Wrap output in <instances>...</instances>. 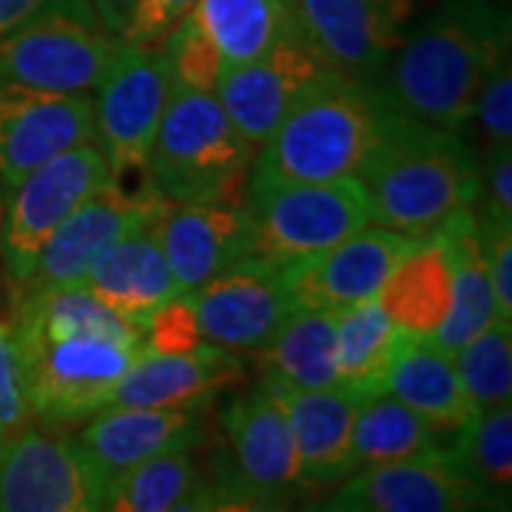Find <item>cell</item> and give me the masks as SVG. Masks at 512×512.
Wrapping results in <instances>:
<instances>
[{
	"mask_svg": "<svg viewBox=\"0 0 512 512\" xmlns=\"http://www.w3.org/2000/svg\"><path fill=\"white\" fill-rule=\"evenodd\" d=\"M0 231H3V202H0Z\"/></svg>",
	"mask_w": 512,
	"mask_h": 512,
	"instance_id": "7bdbcfd3",
	"label": "cell"
},
{
	"mask_svg": "<svg viewBox=\"0 0 512 512\" xmlns=\"http://www.w3.org/2000/svg\"><path fill=\"white\" fill-rule=\"evenodd\" d=\"M370 225L424 237L461 208H476L478 160L456 131L393 109L356 174Z\"/></svg>",
	"mask_w": 512,
	"mask_h": 512,
	"instance_id": "7a4b0ae2",
	"label": "cell"
},
{
	"mask_svg": "<svg viewBox=\"0 0 512 512\" xmlns=\"http://www.w3.org/2000/svg\"><path fill=\"white\" fill-rule=\"evenodd\" d=\"M510 49V20L490 0H444L404 37L379 92L393 109L458 131L473 120L484 74Z\"/></svg>",
	"mask_w": 512,
	"mask_h": 512,
	"instance_id": "6da1fadb",
	"label": "cell"
},
{
	"mask_svg": "<svg viewBox=\"0 0 512 512\" xmlns=\"http://www.w3.org/2000/svg\"><path fill=\"white\" fill-rule=\"evenodd\" d=\"M103 510L114 512H191L220 510L208 476H202L191 450H168L146 458L106 487Z\"/></svg>",
	"mask_w": 512,
	"mask_h": 512,
	"instance_id": "4316f807",
	"label": "cell"
},
{
	"mask_svg": "<svg viewBox=\"0 0 512 512\" xmlns=\"http://www.w3.org/2000/svg\"><path fill=\"white\" fill-rule=\"evenodd\" d=\"M29 419L32 413L26 402V382L12 319H0V439L29 424Z\"/></svg>",
	"mask_w": 512,
	"mask_h": 512,
	"instance_id": "8d00e7d4",
	"label": "cell"
},
{
	"mask_svg": "<svg viewBox=\"0 0 512 512\" xmlns=\"http://www.w3.org/2000/svg\"><path fill=\"white\" fill-rule=\"evenodd\" d=\"M404 330L393 325L379 299H365L336 311L333 348L339 384L356 390L359 396H376L384 370L396 348L402 345Z\"/></svg>",
	"mask_w": 512,
	"mask_h": 512,
	"instance_id": "4dcf8cb0",
	"label": "cell"
},
{
	"mask_svg": "<svg viewBox=\"0 0 512 512\" xmlns=\"http://www.w3.org/2000/svg\"><path fill=\"white\" fill-rule=\"evenodd\" d=\"M268 382V379H265ZM276 390L291 424L299 453L302 490H325L353 473L350 433L353 416L365 396L345 384L319 390H288L268 382Z\"/></svg>",
	"mask_w": 512,
	"mask_h": 512,
	"instance_id": "7402d4cb",
	"label": "cell"
},
{
	"mask_svg": "<svg viewBox=\"0 0 512 512\" xmlns=\"http://www.w3.org/2000/svg\"><path fill=\"white\" fill-rule=\"evenodd\" d=\"M15 330V328H12ZM32 419L49 430H66L106 410L114 387L143 356V342L100 333L18 336Z\"/></svg>",
	"mask_w": 512,
	"mask_h": 512,
	"instance_id": "52a82bcc",
	"label": "cell"
},
{
	"mask_svg": "<svg viewBox=\"0 0 512 512\" xmlns=\"http://www.w3.org/2000/svg\"><path fill=\"white\" fill-rule=\"evenodd\" d=\"M328 69L291 29L251 63L225 69L217 83V97L231 123L251 148H262L293 106L311 92Z\"/></svg>",
	"mask_w": 512,
	"mask_h": 512,
	"instance_id": "5bb4252c",
	"label": "cell"
},
{
	"mask_svg": "<svg viewBox=\"0 0 512 512\" xmlns=\"http://www.w3.org/2000/svg\"><path fill=\"white\" fill-rule=\"evenodd\" d=\"M220 436L208 470L220 510H271L302 493L291 424L265 379L228 402Z\"/></svg>",
	"mask_w": 512,
	"mask_h": 512,
	"instance_id": "8992f818",
	"label": "cell"
},
{
	"mask_svg": "<svg viewBox=\"0 0 512 512\" xmlns=\"http://www.w3.org/2000/svg\"><path fill=\"white\" fill-rule=\"evenodd\" d=\"M103 493L77 439L29 424L0 439V512L103 510Z\"/></svg>",
	"mask_w": 512,
	"mask_h": 512,
	"instance_id": "8fae6325",
	"label": "cell"
},
{
	"mask_svg": "<svg viewBox=\"0 0 512 512\" xmlns=\"http://www.w3.org/2000/svg\"><path fill=\"white\" fill-rule=\"evenodd\" d=\"M416 239L379 225H365L328 251L282 265V282L296 308L342 311L373 299Z\"/></svg>",
	"mask_w": 512,
	"mask_h": 512,
	"instance_id": "e0dca14e",
	"label": "cell"
},
{
	"mask_svg": "<svg viewBox=\"0 0 512 512\" xmlns=\"http://www.w3.org/2000/svg\"><path fill=\"white\" fill-rule=\"evenodd\" d=\"M202 342L205 339L188 293L168 299L143 325V353H185L200 348Z\"/></svg>",
	"mask_w": 512,
	"mask_h": 512,
	"instance_id": "e575fe53",
	"label": "cell"
},
{
	"mask_svg": "<svg viewBox=\"0 0 512 512\" xmlns=\"http://www.w3.org/2000/svg\"><path fill=\"white\" fill-rule=\"evenodd\" d=\"M461 384L476 410L512 402V322L493 319L453 353Z\"/></svg>",
	"mask_w": 512,
	"mask_h": 512,
	"instance_id": "d6a6232c",
	"label": "cell"
},
{
	"mask_svg": "<svg viewBox=\"0 0 512 512\" xmlns=\"http://www.w3.org/2000/svg\"><path fill=\"white\" fill-rule=\"evenodd\" d=\"M171 86L174 80L160 43L134 46L126 40L97 83L94 143L120 185L148 183V157Z\"/></svg>",
	"mask_w": 512,
	"mask_h": 512,
	"instance_id": "9c48e42d",
	"label": "cell"
},
{
	"mask_svg": "<svg viewBox=\"0 0 512 512\" xmlns=\"http://www.w3.org/2000/svg\"><path fill=\"white\" fill-rule=\"evenodd\" d=\"M447 447L416 410H410L399 399L376 393L367 396L356 407L353 433H350V458L353 470L390 464V461H410V458L444 456Z\"/></svg>",
	"mask_w": 512,
	"mask_h": 512,
	"instance_id": "f546056e",
	"label": "cell"
},
{
	"mask_svg": "<svg viewBox=\"0 0 512 512\" xmlns=\"http://www.w3.org/2000/svg\"><path fill=\"white\" fill-rule=\"evenodd\" d=\"M194 6L197 0H134L123 40L134 46L160 43Z\"/></svg>",
	"mask_w": 512,
	"mask_h": 512,
	"instance_id": "ab89813d",
	"label": "cell"
},
{
	"mask_svg": "<svg viewBox=\"0 0 512 512\" xmlns=\"http://www.w3.org/2000/svg\"><path fill=\"white\" fill-rule=\"evenodd\" d=\"M376 299L404 333H436L447 319L453 299L450 251L439 231H430L413 242V248L387 274Z\"/></svg>",
	"mask_w": 512,
	"mask_h": 512,
	"instance_id": "484cf974",
	"label": "cell"
},
{
	"mask_svg": "<svg viewBox=\"0 0 512 512\" xmlns=\"http://www.w3.org/2000/svg\"><path fill=\"white\" fill-rule=\"evenodd\" d=\"M43 0H0V35L12 32L29 15H35Z\"/></svg>",
	"mask_w": 512,
	"mask_h": 512,
	"instance_id": "b9f144b4",
	"label": "cell"
},
{
	"mask_svg": "<svg viewBox=\"0 0 512 512\" xmlns=\"http://www.w3.org/2000/svg\"><path fill=\"white\" fill-rule=\"evenodd\" d=\"M217 49L222 72L265 55L293 29V0H197L188 12Z\"/></svg>",
	"mask_w": 512,
	"mask_h": 512,
	"instance_id": "f1b7e54d",
	"label": "cell"
},
{
	"mask_svg": "<svg viewBox=\"0 0 512 512\" xmlns=\"http://www.w3.org/2000/svg\"><path fill=\"white\" fill-rule=\"evenodd\" d=\"M171 80L174 86L185 89H202V92H214L222 77V60L217 49L208 43V37L202 35L200 26L194 23L191 15H185L168 35L160 40Z\"/></svg>",
	"mask_w": 512,
	"mask_h": 512,
	"instance_id": "836d02e7",
	"label": "cell"
},
{
	"mask_svg": "<svg viewBox=\"0 0 512 512\" xmlns=\"http://www.w3.org/2000/svg\"><path fill=\"white\" fill-rule=\"evenodd\" d=\"M379 393H387L416 410L441 436L456 433L476 413L453 365V356L436 348L430 336L416 333H404L402 345L384 370Z\"/></svg>",
	"mask_w": 512,
	"mask_h": 512,
	"instance_id": "cb8c5ba5",
	"label": "cell"
},
{
	"mask_svg": "<svg viewBox=\"0 0 512 512\" xmlns=\"http://www.w3.org/2000/svg\"><path fill=\"white\" fill-rule=\"evenodd\" d=\"M319 507L333 512H464L501 504L444 453L359 467Z\"/></svg>",
	"mask_w": 512,
	"mask_h": 512,
	"instance_id": "4fadbf2b",
	"label": "cell"
},
{
	"mask_svg": "<svg viewBox=\"0 0 512 512\" xmlns=\"http://www.w3.org/2000/svg\"><path fill=\"white\" fill-rule=\"evenodd\" d=\"M413 0H293V29L333 72L362 77L399 52Z\"/></svg>",
	"mask_w": 512,
	"mask_h": 512,
	"instance_id": "9a60e30c",
	"label": "cell"
},
{
	"mask_svg": "<svg viewBox=\"0 0 512 512\" xmlns=\"http://www.w3.org/2000/svg\"><path fill=\"white\" fill-rule=\"evenodd\" d=\"M436 231L444 237L450 251L453 299L447 319L436 328V333H430V342L447 356H453L498 316L476 208H461L450 220L441 222Z\"/></svg>",
	"mask_w": 512,
	"mask_h": 512,
	"instance_id": "d4e9b609",
	"label": "cell"
},
{
	"mask_svg": "<svg viewBox=\"0 0 512 512\" xmlns=\"http://www.w3.org/2000/svg\"><path fill=\"white\" fill-rule=\"evenodd\" d=\"M242 211L251 225L248 256L276 268L328 251L370 225L365 188L356 177L336 183L248 180Z\"/></svg>",
	"mask_w": 512,
	"mask_h": 512,
	"instance_id": "ba28073f",
	"label": "cell"
},
{
	"mask_svg": "<svg viewBox=\"0 0 512 512\" xmlns=\"http://www.w3.org/2000/svg\"><path fill=\"white\" fill-rule=\"evenodd\" d=\"M83 285L103 305H109L117 316L140 330L160 305L180 296L177 279L171 274V265L157 237V225L117 239L94 259Z\"/></svg>",
	"mask_w": 512,
	"mask_h": 512,
	"instance_id": "603a6c76",
	"label": "cell"
},
{
	"mask_svg": "<svg viewBox=\"0 0 512 512\" xmlns=\"http://www.w3.org/2000/svg\"><path fill=\"white\" fill-rule=\"evenodd\" d=\"M478 231H481L484 259L493 285L495 316L512 322V225L478 217Z\"/></svg>",
	"mask_w": 512,
	"mask_h": 512,
	"instance_id": "f35d334b",
	"label": "cell"
},
{
	"mask_svg": "<svg viewBox=\"0 0 512 512\" xmlns=\"http://www.w3.org/2000/svg\"><path fill=\"white\" fill-rule=\"evenodd\" d=\"M92 6L97 9L100 20L109 26V32H114L117 37H123L128 15H131V9H134V0H92Z\"/></svg>",
	"mask_w": 512,
	"mask_h": 512,
	"instance_id": "60d3db41",
	"label": "cell"
},
{
	"mask_svg": "<svg viewBox=\"0 0 512 512\" xmlns=\"http://www.w3.org/2000/svg\"><path fill=\"white\" fill-rule=\"evenodd\" d=\"M109 180L114 177L103 151L86 143L43 163L12 188L9 208H3L0 259L15 291L32 279L40 251L63 220Z\"/></svg>",
	"mask_w": 512,
	"mask_h": 512,
	"instance_id": "30bf717a",
	"label": "cell"
},
{
	"mask_svg": "<svg viewBox=\"0 0 512 512\" xmlns=\"http://www.w3.org/2000/svg\"><path fill=\"white\" fill-rule=\"evenodd\" d=\"M188 296L202 339L231 353L262 350L296 311L282 271L256 256L239 259Z\"/></svg>",
	"mask_w": 512,
	"mask_h": 512,
	"instance_id": "2e32d148",
	"label": "cell"
},
{
	"mask_svg": "<svg viewBox=\"0 0 512 512\" xmlns=\"http://www.w3.org/2000/svg\"><path fill=\"white\" fill-rule=\"evenodd\" d=\"M476 214L481 220L512 225V151L490 146L487 160L478 163Z\"/></svg>",
	"mask_w": 512,
	"mask_h": 512,
	"instance_id": "74e56055",
	"label": "cell"
},
{
	"mask_svg": "<svg viewBox=\"0 0 512 512\" xmlns=\"http://www.w3.org/2000/svg\"><path fill=\"white\" fill-rule=\"evenodd\" d=\"M86 143H94L89 94L0 89V183L6 191L43 163Z\"/></svg>",
	"mask_w": 512,
	"mask_h": 512,
	"instance_id": "ac0fdd59",
	"label": "cell"
},
{
	"mask_svg": "<svg viewBox=\"0 0 512 512\" xmlns=\"http://www.w3.org/2000/svg\"><path fill=\"white\" fill-rule=\"evenodd\" d=\"M208 436L202 410L177 407H106L83 421L77 444L94 464L103 487L146 458L194 450ZM106 495V493H103Z\"/></svg>",
	"mask_w": 512,
	"mask_h": 512,
	"instance_id": "d6986e66",
	"label": "cell"
},
{
	"mask_svg": "<svg viewBox=\"0 0 512 512\" xmlns=\"http://www.w3.org/2000/svg\"><path fill=\"white\" fill-rule=\"evenodd\" d=\"M165 205L168 200L151 183L128 188L117 180H109L106 185H100L52 234L46 248L40 251L35 274L20 291L80 285L97 256L111 248L117 239L148 225H157Z\"/></svg>",
	"mask_w": 512,
	"mask_h": 512,
	"instance_id": "7c38bea8",
	"label": "cell"
},
{
	"mask_svg": "<svg viewBox=\"0 0 512 512\" xmlns=\"http://www.w3.org/2000/svg\"><path fill=\"white\" fill-rule=\"evenodd\" d=\"M447 456L464 476L473 478L501 507H507L512 484V404L476 410L456 430Z\"/></svg>",
	"mask_w": 512,
	"mask_h": 512,
	"instance_id": "1f68e13d",
	"label": "cell"
},
{
	"mask_svg": "<svg viewBox=\"0 0 512 512\" xmlns=\"http://www.w3.org/2000/svg\"><path fill=\"white\" fill-rule=\"evenodd\" d=\"M120 49L123 37L109 32L92 0H43L35 15L0 35V89L86 94Z\"/></svg>",
	"mask_w": 512,
	"mask_h": 512,
	"instance_id": "5b68a950",
	"label": "cell"
},
{
	"mask_svg": "<svg viewBox=\"0 0 512 512\" xmlns=\"http://www.w3.org/2000/svg\"><path fill=\"white\" fill-rule=\"evenodd\" d=\"M390 103L362 77L328 72L259 148L248 180L336 183L362 171Z\"/></svg>",
	"mask_w": 512,
	"mask_h": 512,
	"instance_id": "3957f363",
	"label": "cell"
},
{
	"mask_svg": "<svg viewBox=\"0 0 512 512\" xmlns=\"http://www.w3.org/2000/svg\"><path fill=\"white\" fill-rule=\"evenodd\" d=\"M490 146H512V63L510 49L493 60L478 89L476 111Z\"/></svg>",
	"mask_w": 512,
	"mask_h": 512,
	"instance_id": "d590c367",
	"label": "cell"
},
{
	"mask_svg": "<svg viewBox=\"0 0 512 512\" xmlns=\"http://www.w3.org/2000/svg\"><path fill=\"white\" fill-rule=\"evenodd\" d=\"M254 148L242 140L217 92L171 86L148 157V183L168 202L242 205Z\"/></svg>",
	"mask_w": 512,
	"mask_h": 512,
	"instance_id": "277c9868",
	"label": "cell"
},
{
	"mask_svg": "<svg viewBox=\"0 0 512 512\" xmlns=\"http://www.w3.org/2000/svg\"><path fill=\"white\" fill-rule=\"evenodd\" d=\"M157 237L180 293H194L251 251L242 205L222 202H168Z\"/></svg>",
	"mask_w": 512,
	"mask_h": 512,
	"instance_id": "ffe728a7",
	"label": "cell"
},
{
	"mask_svg": "<svg viewBox=\"0 0 512 512\" xmlns=\"http://www.w3.org/2000/svg\"><path fill=\"white\" fill-rule=\"evenodd\" d=\"M248 376L239 353L202 342L185 353H143L111 393L109 407L205 410L225 387Z\"/></svg>",
	"mask_w": 512,
	"mask_h": 512,
	"instance_id": "44dd1931",
	"label": "cell"
},
{
	"mask_svg": "<svg viewBox=\"0 0 512 512\" xmlns=\"http://www.w3.org/2000/svg\"><path fill=\"white\" fill-rule=\"evenodd\" d=\"M336 311L296 308L259 350L262 379L288 390H319L339 384L333 348Z\"/></svg>",
	"mask_w": 512,
	"mask_h": 512,
	"instance_id": "83f0119b",
	"label": "cell"
}]
</instances>
